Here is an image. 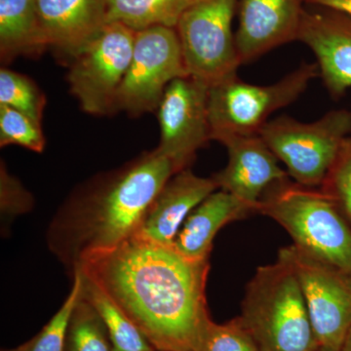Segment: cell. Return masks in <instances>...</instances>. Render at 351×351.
Instances as JSON below:
<instances>
[{
	"label": "cell",
	"instance_id": "6da1fadb",
	"mask_svg": "<svg viewBox=\"0 0 351 351\" xmlns=\"http://www.w3.org/2000/svg\"><path fill=\"white\" fill-rule=\"evenodd\" d=\"M209 269V260L136 234L83 258L75 272L105 292L156 350L195 351L211 321Z\"/></svg>",
	"mask_w": 351,
	"mask_h": 351
},
{
	"label": "cell",
	"instance_id": "7a4b0ae2",
	"mask_svg": "<svg viewBox=\"0 0 351 351\" xmlns=\"http://www.w3.org/2000/svg\"><path fill=\"white\" fill-rule=\"evenodd\" d=\"M174 174L173 163L156 149L85 182L51 221L50 251L73 274L83 258L137 234L152 201Z\"/></svg>",
	"mask_w": 351,
	"mask_h": 351
},
{
	"label": "cell",
	"instance_id": "3957f363",
	"mask_svg": "<svg viewBox=\"0 0 351 351\" xmlns=\"http://www.w3.org/2000/svg\"><path fill=\"white\" fill-rule=\"evenodd\" d=\"M261 351H316L306 300L292 265L282 252L258 267L247 284L239 316Z\"/></svg>",
	"mask_w": 351,
	"mask_h": 351
},
{
	"label": "cell",
	"instance_id": "277c9868",
	"mask_svg": "<svg viewBox=\"0 0 351 351\" xmlns=\"http://www.w3.org/2000/svg\"><path fill=\"white\" fill-rule=\"evenodd\" d=\"M257 213L282 226L299 250L351 274V230L320 188L277 182L263 193Z\"/></svg>",
	"mask_w": 351,
	"mask_h": 351
},
{
	"label": "cell",
	"instance_id": "5b68a950",
	"mask_svg": "<svg viewBox=\"0 0 351 351\" xmlns=\"http://www.w3.org/2000/svg\"><path fill=\"white\" fill-rule=\"evenodd\" d=\"M317 76L316 63H302L269 85L245 82L237 75L215 83L208 97L211 140L221 143L235 136L260 135L270 117L292 105Z\"/></svg>",
	"mask_w": 351,
	"mask_h": 351
},
{
	"label": "cell",
	"instance_id": "8992f818",
	"mask_svg": "<svg viewBox=\"0 0 351 351\" xmlns=\"http://www.w3.org/2000/svg\"><path fill=\"white\" fill-rule=\"evenodd\" d=\"M351 135V112L330 110L313 122L290 117L269 120L260 136L270 151L286 166L293 181L308 188H320Z\"/></svg>",
	"mask_w": 351,
	"mask_h": 351
},
{
	"label": "cell",
	"instance_id": "52a82bcc",
	"mask_svg": "<svg viewBox=\"0 0 351 351\" xmlns=\"http://www.w3.org/2000/svg\"><path fill=\"white\" fill-rule=\"evenodd\" d=\"M237 5L239 0H195L176 25L189 75L209 86L241 66L232 32Z\"/></svg>",
	"mask_w": 351,
	"mask_h": 351
},
{
	"label": "cell",
	"instance_id": "ba28073f",
	"mask_svg": "<svg viewBox=\"0 0 351 351\" xmlns=\"http://www.w3.org/2000/svg\"><path fill=\"white\" fill-rule=\"evenodd\" d=\"M136 32L107 23L71 59L68 82L83 112L108 115L117 112V94L130 66Z\"/></svg>",
	"mask_w": 351,
	"mask_h": 351
},
{
	"label": "cell",
	"instance_id": "9c48e42d",
	"mask_svg": "<svg viewBox=\"0 0 351 351\" xmlns=\"http://www.w3.org/2000/svg\"><path fill=\"white\" fill-rule=\"evenodd\" d=\"M189 75L174 27L136 32L130 66L117 94V110L132 117L156 112L171 82Z\"/></svg>",
	"mask_w": 351,
	"mask_h": 351
},
{
	"label": "cell",
	"instance_id": "30bf717a",
	"mask_svg": "<svg viewBox=\"0 0 351 351\" xmlns=\"http://www.w3.org/2000/svg\"><path fill=\"white\" fill-rule=\"evenodd\" d=\"M279 251L297 274L320 346L339 351L351 327V274L293 244Z\"/></svg>",
	"mask_w": 351,
	"mask_h": 351
},
{
	"label": "cell",
	"instance_id": "8fae6325",
	"mask_svg": "<svg viewBox=\"0 0 351 351\" xmlns=\"http://www.w3.org/2000/svg\"><path fill=\"white\" fill-rule=\"evenodd\" d=\"M209 87L191 75L177 78L157 108L160 141L156 149L173 163L176 173L189 169L197 152L211 141Z\"/></svg>",
	"mask_w": 351,
	"mask_h": 351
},
{
	"label": "cell",
	"instance_id": "7c38bea8",
	"mask_svg": "<svg viewBox=\"0 0 351 351\" xmlns=\"http://www.w3.org/2000/svg\"><path fill=\"white\" fill-rule=\"evenodd\" d=\"M298 40L313 51L324 86L339 99L351 89V17L318 7L304 10Z\"/></svg>",
	"mask_w": 351,
	"mask_h": 351
},
{
	"label": "cell",
	"instance_id": "4fadbf2b",
	"mask_svg": "<svg viewBox=\"0 0 351 351\" xmlns=\"http://www.w3.org/2000/svg\"><path fill=\"white\" fill-rule=\"evenodd\" d=\"M304 0H239L235 43L240 64H248L284 44L298 40Z\"/></svg>",
	"mask_w": 351,
	"mask_h": 351
},
{
	"label": "cell",
	"instance_id": "5bb4252c",
	"mask_svg": "<svg viewBox=\"0 0 351 351\" xmlns=\"http://www.w3.org/2000/svg\"><path fill=\"white\" fill-rule=\"evenodd\" d=\"M228 151V164L213 176L219 189L225 191L253 207L267 189L277 182L289 179L287 171L260 135L235 136L221 141Z\"/></svg>",
	"mask_w": 351,
	"mask_h": 351
},
{
	"label": "cell",
	"instance_id": "9a60e30c",
	"mask_svg": "<svg viewBox=\"0 0 351 351\" xmlns=\"http://www.w3.org/2000/svg\"><path fill=\"white\" fill-rule=\"evenodd\" d=\"M218 189L213 178L199 177L189 168L176 173L152 201L137 234L173 245L189 214Z\"/></svg>",
	"mask_w": 351,
	"mask_h": 351
},
{
	"label": "cell",
	"instance_id": "2e32d148",
	"mask_svg": "<svg viewBox=\"0 0 351 351\" xmlns=\"http://www.w3.org/2000/svg\"><path fill=\"white\" fill-rule=\"evenodd\" d=\"M46 47L73 57L108 23L107 0H36Z\"/></svg>",
	"mask_w": 351,
	"mask_h": 351
},
{
	"label": "cell",
	"instance_id": "e0dca14e",
	"mask_svg": "<svg viewBox=\"0 0 351 351\" xmlns=\"http://www.w3.org/2000/svg\"><path fill=\"white\" fill-rule=\"evenodd\" d=\"M256 213L253 207L218 189L189 214L180 228L173 247L193 260H209L213 241L221 228Z\"/></svg>",
	"mask_w": 351,
	"mask_h": 351
},
{
	"label": "cell",
	"instance_id": "ac0fdd59",
	"mask_svg": "<svg viewBox=\"0 0 351 351\" xmlns=\"http://www.w3.org/2000/svg\"><path fill=\"white\" fill-rule=\"evenodd\" d=\"M36 0H0V58L3 64L46 49Z\"/></svg>",
	"mask_w": 351,
	"mask_h": 351
},
{
	"label": "cell",
	"instance_id": "d6986e66",
	"mask_svg": "<svg viewBox=\"0 0 351 351\" xmlns=\"http://www.w3.org/2000/svg\"><path fill=\"white\" fill-rule=\"evenodd\" d=\"M195 0H107L108 23L138 32L152 27H176Z\"/></svg>",
	"mask_w": 351,
	"mask_h": 351
},
{
	"label": "cell",
	"instance_id": "ffe728a7",
	"mask_svg": "<svg viewBox=\"0 0 351 351\" xmlns=\"http://www.w3.org/2000/svg\"><path fill=\"white\" fill-rule=\"evenodd\" d=\"M78 274L82 277V294L100 314L107 328L113 351L156 350L135 323L105 292L93 281L80 272Z\"/></svg>",
	"mask_w": 351,
	"mask_h": 351
},
{
	"label": "cell",
	"instance_id": "44dd1931",
	"mask_svg": "<svg viewBox=\"0 0 351 351\" xmlns=\"http://www.w3.org/2000/svg\"><path fill=\"white\" fill-rule=\"evenodd\" d=\"M66 351H113L105 323L82 291L69 321Z\"/></svg>",
	"mask_w": 351,
	"mask_h": 351
},
{
	"label": "cell",
	"instance_id": "7402d4cb",
	"mask_svg": "<svg viewBox=\"0 0 351 351\" xmlns=\"http://www.w3.org/2000/svg\"><path fill=\"white\" fill-rule=\"evenodd\" d=\"M0 105L15 108L43 124L46 98L38 85L27 75L1 68Z\"/></svg>",
	"mask_w": 351,
	"mask_h": 351
},
{
	"label": "cell",
	"instance_id": "603a6c76",
	"mask_svg": "<svg viewBox=\"0 0 351 351\" xmlns=\"http://www.w3.org/2000/svg\"><path fill=\"white\" fill-rule=\"evenodd\" d=\"M73 288L63 306L53 316L43 329L25 345L19 346V351H66V335L71 314L82 291V277L78 272L73 276Z\"/></svg>",
	"mask_w": 351,
	"mask_h": 351
},
{
	"label": "cell",
	"instance_id": "cb8c5ba5",
	"mask_svg": "<svg viewBox=\"0 0 351 351\" xmlns=\"http://www.w3.org/2000/svg\"><path fill=\"white\" fill-rule=\"evenodd\" d=\"M10 145L40 154L45 147L43 124L15 108L0 105V147Z\"/></svg>",
	"mask_w": 351,
	"mask_h": 351
},
{
	"label": "cell",
	"instance_id": "d4e9b609",
	"mask_svg": "<svg viewBox=\"0 0 351 351\" xmlns=\"http://www.w3.org/2000/svg\"><path fill=\"white\" fill-rule=\"evenodd\" d=\"M195 351H261L239 317L218 324L210 321Z\"/></svg>",
	"mask_w": 351,
	"mask_h": 351
},
{
	"label": "cell",
	"instance_id": "484cf974",
	"mask_svg": "<svg viewBox=\"0 0 351 351\" xmlns=\"http://www.w3.org/2000/svg\"><path fill=\"white\" fill-rule=\"evenodd\" d=\"M320 189L332 198L351 230V137L343 143Z\"/></svg>",
	"mask_w": 351,
	"mask_h": 351
},
{
	"label": "cell",
	"instance_id": "4316f807",
	"mask_svg": "<svg viewBox=\"0 0 351 351\" xmlns=\"http://www.w3.org/2000/svg\"><path fill=\"white\" fill-rule=\"evenodd\" d=\"M34 206V198L19 180L9 174L5 165L0 169V210L2 221H11L27 213Z\"/></svg>",
	"mask_w": 351,
	"mask_h": 351
},
{
	"label": "cell",
	"instance_id": "83f0119b",
	"mask_svg": "<svg viewBox=\"0 0 351 351\" xmlns=\"http://www.w3.org/2000/svg\"><path fill=\"white\" fill-rule=\"evenodd\" d=\"M304 3L330 9L351 17V0H304Z\"/></svg>",
	"mask_w": 351,
	"mask_h": 351
},
{
	"label": "cell",
	"instance_id": "f1b7e54d",
	"mask_svg": "<svg viewBox=\"0 0 351 351\" xmlns=\"http://www.w3.org/2000/svg\"><path fill=\"white\" fill-rule=\"evenodd\" d=\"M339 351H351V327L348 330V334L346 335V338L343 339Z\"/></svg>",
	"mask_w": 351,
	"mask_h": 351
},
{
	"label": "cell",
	"instance_id": "f546056e",
	"mask_svg": "<svg viewBox=\"0 0 351 351\" xmlns=\"http://www.w3.org/2000/svg\"><path fill=\"white\" fill-rule=\"evenodd\" d=\"M316 351H336V350H331V348H323V346H320V348H318V350Z\"/></svg>",
	"mask_w": 351,
	"mask_h": 351
},
{
	"label": "cell",
	"instance_id": "4dcf8cb0",
	"mask_svg": "<svg viewBox=\"0 0 351 351\" xmlns=\"http://www.w3.org/2000/svg\"><path fill=\"white\" fill-rule=\"evenodd\" d=\"M9 351H19V350H18V348H16V350H9Z\"/></svg>",
	"mask_w": 351,
	"mask_h": 351
},
{
	"label": "cell",
	"instance_id": "1f68e13d",
	"mask_svg": "<svg viewBox=\"0 0 351 351\" xmlns=\"http://www.w3.org/2000/svg\"><path fill=\"white\" fill-rule=\"evenodd\" d=\"M156 351H161V350H156Z\"/></svg>",
	"mask_w": 351,
	"mask_h": 351
}]
</instances>
